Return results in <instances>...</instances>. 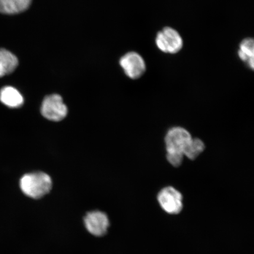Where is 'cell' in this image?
Returning <instances> with one entry per match:
<instances>
[{
	"instance_id": "cell-1",
	"label": "cell",
	"mask_w": 254,
	"mask_h": 254,
	"mask_svg": "<svg viewBox=\"0 0 254 254\" xmlns=\"http://www.w3.org/2000/svg\"><path fill=\"white\" fill-rule=\"evenodd\" d=\"M20 186L28 197L39 199L52 190V180L49 175L42 172L27 174L21 178Z\"/></svg>"
},
{
	"instance_id": "cell-2",
	"label": "cell",
	"mask_w": 254,
	"mask_h": 254,
	"mask_svg": "<svg viewBox=\"0 0 254 254\" xmlns=\"http://www.w3.org/2000/svg\"><path fill=\"white\" fill-rule=\"evenodd\" d=\"M158 49L164 53L175 55L183 47V40L180 34L174 28L166 27L158 32L155 38Z\"/></svg>"
},
{
	"instance_id": "cell-3",
	"label": "cell",
	"mask_w": 254,
	"mask_h": 254,
	"mask_svg": "<svg viewBox=\"0 0 254 254\" xmlns=\"http://www.w3.org/2000/svg\"><path fill=\"white\" fill-rule=\"evenodd\" d=\"M157 200L161 207L170 214H178L183 208V197L179 190L174 187H165L159 192Z\"/></svg>"
},
{
	"instance_id": "cell-4",
	"label": "cell",
	"mask_w": 254,
	"mask_h": 254,
	"mask_svg": "<svg viewBox=\"0 0 254 254\" xmlns=\"http://www.w3.org/2000/svg\"><path fill=\"white\" fill-rule=\"evenodd\" d=\"M192 138L188 130L183 127H175L170 128L165 136L167 153L183 154L184 149Z\"/></svg>"
},
{
	"instance_id": "cell-5",
	"label": "cell",
	"mask_w": 254,
	"mask_h": 254,
	"mask_svg": "<svg viewBox=\"0 0 254 254\" xmlns=\"http://www.w3.org/2000/svg\"><path fill=\"white\" fill-rule=\"evenodd\" d=\"M41 112L47 120L60 122L65 118L68 111L62 97L58 94H53L44 98Z\"/></svg>"
},
{
	"instance_id": "cell-6",
	"label": "cell",
	"mask_w": 254,
	"mask_h": 254,
	"mask_svg": "<svg viewBox=\"0 0 254 254\" xmlns=\"http://www.w3.org/2000/svg\"><path fill=\"white\" fill-rule=\"evenodd\" d=\"M120 64L126 74L133 79L140 78L146 71L144 59L136 52L127 53L122 57Z\"/></svg>"
},
{
	"instance_id": "cell-7",
	"label": "cell",
	"mask_w": 254,
	"mask_h": 254,
	"mask_svg": "<svg viewBox=\"0 0 254 254\" xmlns=\"http://www.w3.org/2000/svg\"><path fill=\"white\" fill-rule=\"evenodd\" d=\"M84 221L85 228L89 233L96 237L104 236L110 225L108 216L100 211L88 212L85 216Z\"/></svg>"
},
{
	"instance_id": "cell-8",
	"label": "cell",
	"mask_w": 254,
	"mask_h": 254,
	"mask_svg": "<svg viewBox=\"0 0 254 254\" xmlns=\"http://www.w3.org/2000/svg\"><path fill=\"white\" fill-rule=\"evenodd\" d=\"M0 101L10 108H18L24 103V98L17 89L5 87L0 91Z\"/></svg>"
},
{
	"instance_id": "cell-9",
	"label": "cell",
	"mask_w": 254,
	"mask_h": 254,
	"mask_svg": "<svg viewBox=\"0 0 254 254\" xmlns=\"http://www.w3.org/2000/svg\"><path fill=\"white\" fill-rule=\"evenodd\" d=\"M32 0H0V12L5 14H16L30 7Z\"/></svg>"
},
{
	"instance_id": "cell-10",
	"label": "cell",
	"mask_w": 254,
	"mask_h": 254,
	"mask_svg": "<svg viewBox=\"0 0 254 254\" xmlns=\"http://www.w3.org/2000/svg\"><path fill=\"white\" fill-rule=\"evenodd\" d=\"M18 65V60L9 51L0 49V77L11 74Z\"/></svg>"
},
{
	"instance_id": "cell-11",
	"label": "cell",
	"mask_w": 254,
	"mask_h": 254,
	"mask_svg": "<svg viewBox=\"0 0 254 254\" xmlns=\"http://www.w3.org/2000/svg\"><path fill=\"white\" fill-rule=\"evenodd\" d=\"M238 55L241 60L246 63L250 68L254 69V41L252 38H247L241 41Z\"/></svg>"
},
{
	"instance_id": "cell-12",
	"label": "cell",
	"mask_w": 254,
	"mask_h": 254,
	"mask_svg": "<svg viewBox=\"0 0 254 254\" xmlns=\"http://www.w3.org/2000/svg\"><path fill=\"white\" fill-rule=\"evenodd\" d=\"M205 148L204 142L201 139L192 138L184 149L183 154L184 156L189 158L190 160H194L202 153Z\"/></svg>"
},
{
	"instance_id": "cell-13",
	"label": "cell",
	"mask_w": 254,
	"mask_h": 254,
	"mask_svg": "<svg viewBox=\"0 0 254 254\" xmlns=\"http://www.w3.org/2000/svg\"><path fill=\"white\" fill-rule=\"evenodd\" d=\"M184 155L182 153H167V159L168 163L173 167H178L182 164Z\"/></svg>"
}]
</instances>
